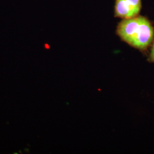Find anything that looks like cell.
<instances>
[{
  "label": "cell",
  "instance_id": "1",
  "mask_svg": "<svg viewBox=\"0 0 154 154\" xmlns=\"http://www.w3.org/2000/svg\"><path fill=\"white\" fill-rule=\"evenodd\" d=\"M117 33L131 46L144 49L153 39L154 29L147 19L136 16L122 21L118 26Z\"/></svg>",
  "mask_w": 154,
  "mask_h": 154
},
{
  "label": "cell",
  "instance_id": "2",
  "mask_svg": "<svg viewBox=\"0 0 154 154\" xmlns=\"http://www.w3.org/2000/svg\"><path fill=\"white\" fill-rule=\"evenodd\" d=\"M141 9V0H116L115 16L124 19L136 17Z\"/></svg>",
  "mask_w": 154,
  "mask_h": 154
},
{
  "label": "cell",
  "instance_id": "3",
  "mask_svg": "<svg viewBox=\"0 0 154 154\" xmlns=\"http://www.w3.org/2000/svg\"><path fill=\"white\" fill-rule=\"evenodd\" d=\"M150 60L152 62H154V44L152 48L151 53L150 54Z\"/></svg>",
  "mask_w": 154,
  "mask_h": 154
}]
</instances>
